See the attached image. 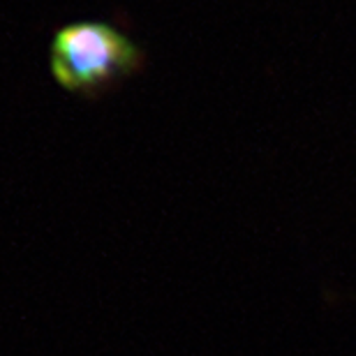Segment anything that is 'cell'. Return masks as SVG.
I'll return each mask as SVG.
<instances>
[{
    "mask_svg": "<svg viewBox=\"0 0 356 356\" xmlns=\"http://www.w3.org/2000/svg\"><path fill=\"white\" fill-rule=\"evenodd\" d=\"M146 65V54L109 21L83 19L58 28L49 47V70L63 90L99 97Z\"/></svg>",
    "mask_w": 356,
    "mask_h": 356,
    "instance_id": "obj_1",
    "label": "cell"
}]
</instances>
